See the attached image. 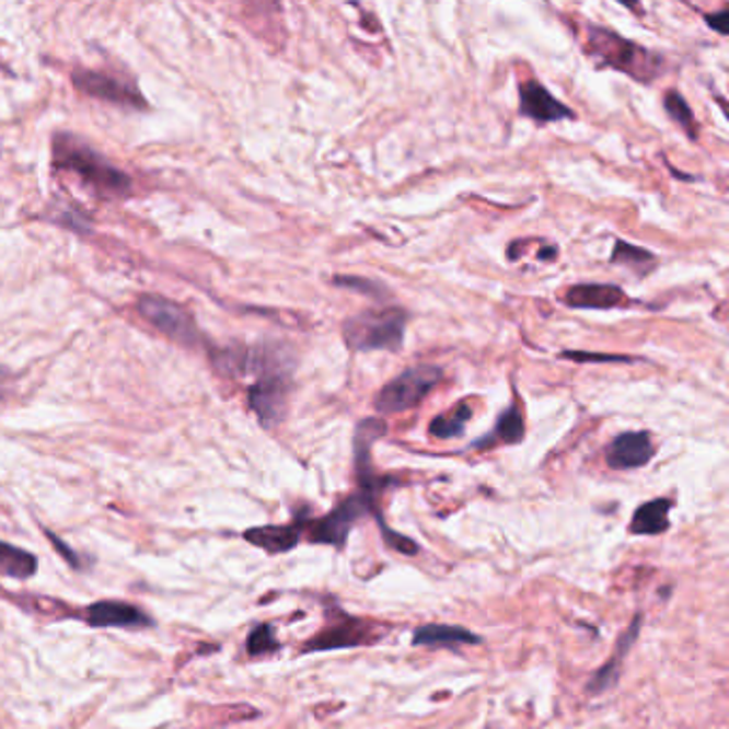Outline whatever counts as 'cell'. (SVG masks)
<instances>
[{
    "label": "cell",
    "mask_w": 729,
    "mask_h": 729,
    "mask_svg": "<svg viewBox=\"0 0 729 729\" xmlns=\"http://www.w3.org/2000/svg\"><path fill=\"white\" fill-rule=\"evenodd\" d=\"M293 368L296 358L282 343H264L253 349L242 347L240 374H255V383L248 390V405L264 428L278 426L287 415Z\"/></svg>",
    "instance_id": "cell-1"
},
{
    "label": "cell",
    "mask_w": 729,
    "mask_h": 729,
    "mask_svg": "<svg viewBox=\"0 0 729 729\" xmlns=\"http://www.w3.org/2000/svg\"><path fill=\"white\" fill-rule=\"evenodd\" d=\"M54 165L67 174H73L91 190L112 197L125 195L131 188V178L114 167L103 154L92 150L80 137L58 134L51 141Z\"/></svg>",
    "instance_id": "cell-2"
},
{
    "label": "cell",
    "mask_w": 729,
    "mask_h": 729,
    "mask_svg": "<svg viewBox=\"0 0 729 729\" xmlns=\"http://www.w3.org/2000/svg\"><path fill=\"white\" fill-rule=\"evenodd\" d=\"M407 313L403 309L364 311L343 323V336L351 351H401L405 345Z\"/></svg>",
    "instance_id": "cell-3"
},
{
    "label": "cell",
    "mask_w": 729,
    "mask_h": 729,
    "mask_svg": "<svg viewBox=\"0 0 729 729\" xmlns=\"http://www.w3.org/2000/svg\"><path fill=\"white\" fill-rule=\"evenodd\" d=\"M589 42H591L594 56L603 65H608L621 73H629L638 82H652L661 71L663 60L657 54L636 46L629 39H623L621 35H616L608 28L591 26Z\"/></svg>",
    "instance_id": "cell-4"
},
{
    "label": "cell",
    "mask_w": 729,
    "mask_h": 729,
    "mask_svg": "<svg viewBox=\"0 0 729 729\" xmlns=\"http://www.w3.org/2000/svg\"><path fill=\"white\" fill-rule=\"evenodd\" d=\"M443 379V370L437 366L421 364L407 368L392 379L374 398V409L381 415H398L415 409Z\"/></svg>",
    "instance_id": "cell-5"
},
{
    "label": "cell",
    "mask_w": 729,
    "mask_h": 729,
    "mask_svg": "<svg viewBox=\"0 0 729 729\" xmlns=\"http://www.w3.org/2000/svg\"><path fill=\"white\" fill-rule=\"evenodd\" d=\"M385 632L387 629L379 623L349 616L340 608H329L327 625L321 629L317 636H313L304 644L302 652L340 650V648H351V646L377 644L379 639L385 636Z\"/></svg>",
    "instance_id": "cell-6"
},
{
    "label": "cell",
    "mask_w": 729,
    "mask_h": 729,
    "mask_svg": "<svg viewBox=\"0 0 729 729\" xmlns=\"http://www.w3.org/2000/svg\"><path fill=\"white\" fill-rule=\"evenodd\" d=\"M137 313L154 329H159L161 334H165L167 338H172L178 345L193 347L199 340V332H197L193 317L184 311L183 306H178L176 302H172L167 298L143 293L137 300Z\"/></svg>",
    "instance_id": "cell-7"
},
{
    "label": "cell",
    "mask_w": 729,
    "mask_h": 729,
    "mask_svg": "<svg viewBox=\"0 0 729 729\" xmlns=\"http://www.w3.org/2000/svg\"><path fill=\"white\" fill-rule=\"evenodd\" d=\"M368 513L377 516V511L372 509V505L366 501L362 495L351 497V499L336 505L327 516H323L317 522H313L311 529H309V540L313 544L343 547L347 544V540H349L351 529L356 526V522L360 518L368 516Z\"/></svg>",
    "instance_id": "cell-8"
},
{
    "label": "cell",
    "mask_w": 729,
    "mask_h": 729,
    "mask_svg": "<svg viewBox=\"0 0 729 729\" xmlns=\"http://www.w3.org/2000/svg\"><path fill=\"white\" fill-rule=\"evenodd\" d=\"M73 84L78 91L94 96V99H101V101H109L114 105L134 107V109L146 107V99L134 84H129L120 78H114L109 73L80 69V71H73Z\"/></svg>",
    "instance_id": "cell-9"
},
{
    "label": "cell",
    "mask_w": 729,
    "mask_h": 729,
    "mask_svg": "<svg viewBox=\"0 0 729 729\" xmlns=\"http://www.w3.org/2000/svg\"><path fill=\"white\" fill-rule=\"evenodd\" d=\"M84 621L91 627H105V629H148L154 625V621L139 610L134 603L127 601H116V599H107V601H96L86 608L84 612Z\"/></svg>",
    "instance_id": "cell-10"
},
{
    "label": "cell",
    "mask_w": 729,
    "mask_h": 729,
    "mask_svg": "<svg viewBox=\"0 0 729 729\" xmlns=\"http://www.w3.org/2000/svg\"><path fill=\"white\" fill-rule=\"evenodd\" d=\"M520 114L540 125H549L576 116L574 109L554 99L546 86L535 80L520 84Z\"/></svg>",
    "instance_id": "cell-11"
},
{
    "label": "cell",
    "mask_w": 729,
    "mask_h": 729,
    "mask_svg": "<svg viewBox=\"0 0 729 729\" xmlns=\"http://www.w3.org/2000/svg\"><path fill=\"white\" fill-rule=\"evenodd\" d=\"M655 456V445L648 432H623L618 435L605 452V460L610 468L616 471H632L646 466Z\"/></svg>",
    "instance_id": "cell-12"
},
{
    "label": "cell",
    "mask_w": 729,
    "mask_h": 729,
    "mask_svg": "<svg viewBox=\"0 0 729 729\" xmlns=\"http://www.w3.org/2000/svg\"><path fill=\"white\" fill-rule=\"evenodd\" d=\"M639 627H641V616H636L634 623L629 625V629L616 641L614 655L591 676V681L587 684V693L601 695L605 691H612L618 684V681H621V670H623V661L627 659V652L632 650L634 641L638 639Z\"/></svg>",
    "instance_id": "cell-13"
},
{
    "label": "cell",
    "mask_w": 729,
    "mask_h": 729,
    "mask_svg": "<svg viewBox=\"0 0 729 729\" xmlns=\"http://www.w3.org/2000/svg\"><path fill=\"white\" fill-rule=\"evenodd\" d=\"M482 644V638L475 636L473 632L458 627V625H421L413 632V646H428V648H448L456 650L462 646H473Z\"/></svg>",
    "instance_id": "cell-14"
},
{
    "label": "cell",
    "mask_w": 729,
    "mask_h": 729,
    "mask_svg": "<svg viewBox=\"0 0 729 729\" xmlns=\"http://www.w3.org/2000/svg\"><path fill=\"white\" fill-rule=\"evenodd\" d=\"M565 302L571 309H594V311H605L621 306L625 302V293L616 285H576L567 291Z\"/></svg>",
    "instance_id": "cell-15"
},
{
    "label": "cell",
    "mask_w": 729,
    "mask_h": 729,
    "mask_svg": "<svg viewBox=\"0 0 729 729\" xmlns=\"http://www.w3.org/2000/svg\"><path fill=\"white\" fill-rule=\"evenodd\" d=\"M302 531L300 524H280V526H257L244 533V540L253 546L262 547L268 554H285L300 544Z\"/></svg>",
    "instance_id": "cell-16"
},
{
    "label": "cell",
    "mask_w": 729,
    "mask_h": 729,
    "mask_svg": "<svg viewBox=\"0 0 729 729\" xmlns=\"http://www.w3.org/2000/svg\"><path fill=\"white\" fill-rule=\"evenodd\" d=\"M670 511H672V501L670 499H652V501L639 505L632 518V535H661L670 529Z\"/></svg>",
    "instance_id": "cell-17"
},
{
    "label": "cell",
    "mask_w": 729,
    "mask_h": 729,
    "mask_svg": "<svg viewBox=\"0 0 729 729\" xmlns=\"http://www.w3.org/2000/svg\"><path fill=\"white\" fill-rule=\"evenodd\" d=\"M39 560L28 549L11 546L0 540V578L28 580L37 574Z\"/></svg>",
    "instance_id": "cell-18"
},
{
    "label": "cell",
    "mask_w": 729,
    "mask_h": 729,
    "mask_svg": "<svg viewBox=\"0 0 729 729\" xmlns=\"http://www.w3.org/2000/svg\"><path fill=\"white\" fill-rule=\"evenodd\" d=\"M522 439H524V419H522V413L513 405L502 413L495 432L486 435L482 441H477L475 448H488L495 441H502L507 445H518V443H522Z\"/></svg>",
    "instance_id": "cell-19"
},
{
    "label": "cell",
    "mask_w": 729,
    "mask_h": 729,
    "mask_svg": "<svg viewBox=\"0 0 729 729\" xmlns=\"http://www.w3.org/2000/svg\"><path fill=\"white\" fill-rule=\"evenodd\" d=\"M473 417V409L468 403H460L456 407L443 413V415H437L432 421H430V435L435 439H456V437H462L464 435V426L466 421Z\"/></svg>",
    "instance_id": "cell-20"
},
{
    "label": "cell",
    "mask_w": 729,
    "mask_h": 729,
    "mask_svg": "<svg viewBox=\"0 0 729 729\" xmlns=\"http://www.w3.org/2000/svg\"><path fill=\"white\" fill-rule=\"evenodd\" d=\"M612 264L616 266H625L634 273H638L639 276L650 273L655 266H657V259L652 253L639 248V246H634V244H625L621 240H616L614 244V253H612Z\"/></svg>",
    "instance_id": "cell-21"
},
{
    "label": "cell",
    "mask_w": 729,
    "mask_h": 729,
    "mask_svg": "<svg viewBox=\"0 0 729 729\" xmlns=\"http://www.w3.org/2000/svg\"><path fill=\"white\" fill-rule=\"evenodd\" d=\"M666 112L672 116L674 123H679L683 127L691 139H695V136H697V131H695V118H693V112H691V107L684 101L681 92L670 91L666 94Z\"/></svg>",
    "instance_id": "cell-22"
},
{
    "label": "cell",
    "mask_w": 729,
    "mask_h": 729,
    "mask_svg": "<svg viewBox=\"0 0 729 729\" xmlns=\"http://www.w3.org/2000/svg\"><path fill=\"white\" fill-rule=\"evenodd\" d=\"M280 648L278 639L274 636L273 625H259L255 627L248 638H246V652L251 657H264V655H273Z\"/></svg>",
    "instance_id": "cell-23"
},
{
    "label": "cell",
    "mask_w": 729,
    "mask_h": 729,
    "mask_svg": "<svg viewBox=\"0 0 729 729\" xmlns=\"http://www.w3.org/2000/svg\"><path fill=\"white\" fill-rule=\"evenodd\" d=\"M334 282L336 285H343V287H349V289H362L360 293H366V296H370V298H374V300H381V298H385V293H383V289L377 285V282H372V280H366V278H334Z\"/></svg>",
    "instance_id": "cell-24"
},
{
    "label": "cell",
    "mask_w": 729,
    "mask_h": 729,
    "mask_svg": "<svg viewBox=\"0 0 729 729\" xmlns=\"http://www.w3.org/2000/svg\"><path fill=\"white\" fill-rule=\"evenodd\" d=\"M728 22L729 15L726 9H724L721 13H717V15H706V24H708L710 28H717L721 35H728Z\"/></svg>",
    "instance_id": "cell-25"
},
{
    "label": "cell",
    "mask_w": 729,
    "mask_h": 729,
    "mask_svg": "<svg viewBox=\"0 0 729 729\" xmlns=\"http://www.w3.org/2000/svg\"><path fill=\"white\" fill-rule=\"evenodd\" d=\"M47 537H49V542H51V546L58 547L62 554H65V558L73 565V567H80V560H78V556H76V552L73 549H69V547L65 546L62 542H60V537L58 535H54V533H47Z\"/></svg>",
    "instance_id": "cell-26"
}]
</instances>
